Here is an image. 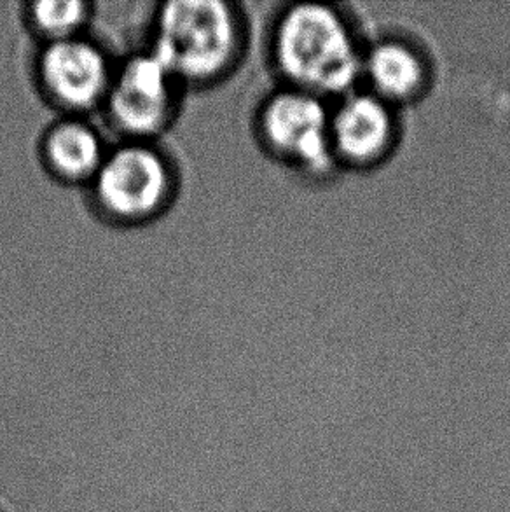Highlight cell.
<instances>
[{
  "instance_id": "6da1fadb",
  "label": "cell",
  "mask_w": 510,
  "mask_h": 512,
  "mask_svg": "<svg viewBox=\"0 0 510 512\" xmlns=\"http://www.w3.org/2000/svg\"><path fill=\"white\" fill-rule=\"evenodd\" d=\"M275 58L296 90L317 97L348 93L364 65L345 18L324 4H297L283 14L275 32Z\"/></svg>"
},
{
  "instance_id": "7a4b0ae2",
  "label": "cell",
  "mask_w": 510,
  "mask_h": 512,
  "mask_svg": "<svg viewBox=\"0 0 510 512\" xmlns=\"http://www.w3.org/2000/svg\"><path fill=\"white\" fill-rule=\"evenodd\" d=\"M238 30L228 4L219 0H177L163 7L152 55L175 77L207 79L233 58Z\"/></svg>"
},
{
  "instance_id": "3957f363",
  "label": "cell",
  "mask_w": 510,
  "mask_h": 512,
  "mask_svg": "<svg viewBox=\"0 0 510 512\" xmlns=\"http://www.w3.org/2000/svg\"><path fill=\"white\" fill-rule=\"evenodd\" d=\"M262 137L283 158L306 172L322 173L336 158L332 149L331 114L320 97L303 90L278 93L264 105Z\"/></svg>"
},
{
  "instance_id": "277c9868",
  "label": "cell",
  "mask_w": 510,
  "mask_h": 512,
  "mask_svg": "<svg viewBox=\"0 0 510 512\" xmlns=\"http://www.w3.org/2000/svg\"><path fill=\"white\" fill-rule=\"evenodd\" d=\"M168 184V168L156 151L126 146L102 161L95 189L109 212L131 219L156 210L163 203Z\"/></svg>"
},
{
  "instance_id": "5b68a950",
  "label": "cell",
  "mask_w": 510,
  "mask_h": 512,
  "mask_svg": "<svg viewBox=\"0 0 510 512\" xmlns=\"http://www.w3.org/2000/svg\"><path fill=\"white\" fill-rule=\"evenodd\" d=\"M173 74L158 56H135L109 86L112 118L126 132L147 135L165 125L172 109Z\"/></svg>"
},
{
  "instance_id": "8992f818",
  "label": "cell",
  "mask_w": 510,
  "mask_h": 512,
  "mask_svg": "<svg viewBox=\"0 0 510 512\" xmlns=\"http://www.w3.org/2000/svg\"><path fill=\"white\" fill-rule=\"evenodd\" d=\"M41 76L51 95L70 107H88L109 90V67L97 46L76 37L49 44Z\"/></svg>"
},
{
  "instance_id": "52a82bcc",
  "label": "cell",
  "mask_w": 510,
  "mask_h": 512,
  "mask_svg": "<svg viewBox=\"0 0 510 512\" xmlns=\"http://www.w3.org/2000/svg\"><path fill=\"white\" fill-rule=\"evenodd\" d=\"M332 149L352 163H371L388 151L393 116L374 93H350L331 114Z\"/></svg>"
},
{
  "instance_id": "ba28073f",
  "label": "cell",
  "mask_w": 510,
  "mask_h": 512,
  "mask_svg": "<svg viewBox=\"0 0 510 512\" xmlns=\"http://www.w3.org/2000/svg\"><path fill=\"white\" fill-rule=\"evenodd\" d=\"M362 74L373 84L374 95L385 102H404L416 97L427 79L421 56L399 41L376 44L364 56Z\"/></svg>"
},
{
  "instance_id": "9c48e42d",
  "label": "cell",
  "mask_w": 510,
  "mask_h": 512,
  "mask_svg": "<svg viewBox=\"0 0 510 512\" xmlns=\"http://www.w3.org/2000/svg\"><path fill=\"white\" fill-rule=\"evenodd\" d=\"M46 156L69 179L88 177L102 165V142L95 130L76 121L56 125L46 140Z\"/></svg>"
},
{
  "instance_id": "30bf717a",
  "label": "cell",
  "mask_w": 510,
  "mask_h": 512,
  "mask_svg": "<svg viewBox=\"0 0 510 512\" xmlns=\"http://www.w3.org/2000/svg\"><path fill=\"white\" fill-rule=\"evenodd\" d=\"M35 25L37 28L53 37V41L69 39L72 32L84 21L86 16V4L83 2H39L34 4L32 9Z\"/></svg>"
}]
</instances>
